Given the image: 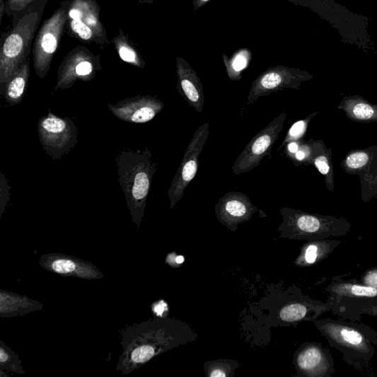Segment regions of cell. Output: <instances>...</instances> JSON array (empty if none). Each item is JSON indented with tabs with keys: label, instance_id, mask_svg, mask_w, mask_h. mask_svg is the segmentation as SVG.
Segmentation results:
<instances>
[{
	"label": "cell",
	"instance_id": "12",
	"mask_svg": "<svg viewBox=\"0 0 377 377\" xmlns=\"http://www.w3.org/2000/svg\"><path fill=\"white\" fill-rule=\"evenodd\" d=\"M308 76L305 71L283 65L269 67L251 85L248 96V104L280 92L284 88H297L302 81L308 80Z\"/></svg>",
	"mask_w": 377,
	"mask_h": 377
},
{
	"label": "cell",
	"instance_id": "15",
	"mask_svg": "<svg viewBox=\"0 0 377 377\" xmlns=\"http://www.w3.org/2000/svg\"><path fill=\"white\" fill-rule=\"evenodd\" d=\"M296 366L300 375L310 377H332L335 373L330 351L319 343L303 344L297 353Z\"/></svg>",
	"mask_w": 377,
	"mask_h": 377
},
{
	"label": "cell",
	"instance_id": "33",
	"mask_svg": "<svg viewBox=\"0 0 377 377\" xmlns=\"http://www.w3.org/2000/svg\"><path fill=\"white\" fill-rule=\"evenodd\" d=\"M211 0H191V4L193 7L194 12L199 10L201 8L205 6Z\"/></svg>",
	"mask_w": 377,
	"mask_h": 377
},
{
	"label": "cell",
	"instance_id": "21",
	"mask_svg": "<svg viewBox=\"0 0 377 377\" xmlns=\"http://www.w3.org/2000/svg\"><path fill=\"white\" fill-rule=\"evenodd\" d=\"M341 243L340 240L330 239L310 240L304 247L298 262L303 265H311L325 260Z\"/></svg>",
	"mask_w": 377,
	"mask_h": 377
},
{
	"label": "cell",
	"instance_id": "14",
	"mask_svg": "<svg viewBox=\"0 0 377 377\" xmlns=\"http://www.w3.org/2000/svg\"><path fill=\"white\" fill-rule=\"evenodd\" d=\"M40 265L47 272L66 277L86 280L104 278L101 271L92 262L62 253L43 255L40 259Z\"/></svg>",
	"mask_w": 377,
	"mask_h": 377
},
{
	"label": "cell",
	"instance_id": "7",
	"mask_svg": "<svg viewBox=\"0 0 377 377\" xmlns=\"http://www.w3.org/2000/svg\"><path fill=\"white\" fill-rule=\"evenodd\" d=\"M97 0H70L66 30L70 37L82 42L94 43L103 50L110 43L100 21Z\"/></svg>",
	"mask_w": 377,
	"mask_h": 377
},
{
	"label": "cell",
	"instance_id": "2",
	"mask_svg": "<svg viewBox=\"0 0 377 377\" xmlns=\"http://www.w3.org/2000/svg\"><path fill=\"white\" fill-rule=\"evenodd\" d=\"M171 344L170 324L166 319H155L129 327L122 334V352L118 358L117 371L129 374L170 349Z\"/></svg>",
	"mask_w": 377,
	"mask_h": 377
},
{
	"label": "cell",
	"instance_id": "9",
	"mask_svg": "<svg viewBox=\"0 0 377 377\" xmlns=\"http://www.w3.org/2000/svg\"><path fill=\"white\" fill-rule=\"evenodd\" d=\"M287 114L282 112L251 139L237 158L232 172L240 175L257 168L272 151L284 128Z\"/></svg>",
	"mask_w": 377,
	"mask_h": 377
},
{
	"label": "cell",
	"instance_id": "3",
	"mask_svg": "<svg viewBox=\"0 0 377 377\" xmlns=\"http://www.w3.org/2000/svg\"><path fill=\"white\" fill-rule=\"evenodd\" d=\"M48 0H35L12 18V28L4 32L0 46V86L5 84L26 61Z\"/></svg>",
	"mask_w": 377,
	"mask_h": 377
},
{
	"label": "cell",
	"instance_id": "37",
	"mask_svg": "<svg viewBox=\"0 0 377 377\" xmlns=\"http://www.w3.org/2000/svg\"><path fill=\"white\" fill-rule=\"evenodd\" d=\"M140 4L151 5L154 3L155 0H137Z\"/></svg>",
	"mask_w": 377,
	"mask_h": 377
},
{
	"label": "cell",
	"instance_id": "10",
	"mask_svg": "<svg viewBox=\"0 0 377 377\" xmlns=\"http://www.w3.org/2000/svg\"><path fill=\"white\" fill-rule=\"evenodd\" d=\"M209 122L204 123L196 130L189 143L168 190L171 209L182 200L187 187L199 170V157L209 136Z\"/></svg>",
	"mask_w": 377,
	"mask_h": 377
},
{
	"label": "cell",
	"instance_id": "16",
	"mask_svg": "<svg viewBox=\"0 0 377 377\" xmlns=\"http://www.w3.org/2000/svg\"><path fill=\"white\" fill-rule=\"evenodd\" d=\"M113 114L122 120L145 123L152 120L164 110V103L156 97H137L110 105Z\"/></svg>",
	"mask_w": 377,
	"mask_h": 377
},
{
	"label": "cell",
	"instance_id": "19",
	"mask_svg": "<svg viewBox=\"0 0 377 377\" xmlns=\"http://www.w3.org/2000/svg\"><path fill=\"white\" fill-rule=\"evenodd\" d=\"M44 305L26 296L0 291V316L10 318L41 311Z\"/></svg>",
	"mask_w": 377,
	"mask_h": 377
},
{
	"label": "cell",
	"instance_id": "6",
	"mask_svg": "<svg viewBox=\"0 0 377 377\" xmlns=\"http://www.w3.org/2000/svg\"><path fill=\"white\" fill-rule=\"evenodd\" d=\"M70 0H63L59 7L46 20L34 40L32 53L35 74L44 79L60 46L66 29Z\"/></svg>",
	"mask_w": 377,
	"mask_h": 377
},
{
	"label": "cell",
	"instance_id": "28",
	"mask_svg": "<svg viewBox=\"0 0 377 377\" xmlns=\"http://www.w3.org/2000/svg\"><path fill=\"white\" fill-rule=\"evenodd\" d=\"M353 113L359 119L368 120L373 115V108L366 103H358L353 109Z\"/></svg>",
	"mask_w": 377,
	"mask_h": 377
},
{
	"label": "cell",
	"instance_id": "26",
	"mask_svg": "<svg viewBox=\"0 0 377 377\" xmlns=\"http://www.w3.org/2000/svg\"><path fill=\"white\" fill-rule=\"evenodd\" d=\"M35 1V0H6V14L12 19Z\"/></svg>",
	"mask_w": 377,
	"mask_h": 377
},
{
	"label": "cell",
	"instance_id": "8",
	"mask_svg": "<svg viewBox=\"0 0 377 377\" xmlns=\"http://www.w3.org/2000/svg\"><path fill=\"white\" fill-rule=\"evenodd\" d=\"M283 226L290 231L294 238L308 240L346 236L351 226L345 221L320 219L315 215L289 208L281 209Z\"/></svg>",
	"mask_w": 377,
	"mask_h": 377
},
{
	"label": "cell",
	"instance_id": "34",
	"mask_svg": "<svg viewBox=\"0 0 377 377\" xmlns=\"http://www.w3.org/2000/svg\"><path fill=\"white\" fill-rule=\"evenodd\" d=\"M5 13H6V1L4 0H0V23H2Z\"/></svg>",
	"mask_w": 377,
	"mask_h": 377
},
{
	"label": "cell",
	"instance_id": "29",
	"mask_svg": "<svg viewBox=\"0 0 377 377\" xmlns=\"http://www.w3.org/2000/svg\"><path fill=\"white\" fill-rule=\"evenodd\" d=\"M361 282L377 289V267L369 269L362 276Z\"/></svg>",
	"mask_w": 377,
	"mask_h": 377
},
{
	"label": "cell",
	"instance_id": "35",
	"mask_svg": "<svg viewBox=\"0 0 377 377\" xmlns=\"http://www.w3.org/2000/svg\"><path fill=\"white\" fill-rule=\"evenodd\" d=\"M362 315H369L377 318V306L364 311L362 312Z\"/></svg>",
	"mask_w": 377,
	"mask_h": 377
},
{
	"label": "cell",
	"instance_id": "20",
	"mask_svg": "<svg viewBox=\"0 0 377 377\" xmlns=\"http://www.w3.org/2000/svg\"><path fill=\"white\" fill-rule=\"evenodd\" d=\"M30 76L29 61H26L5 84L1 86V94L11 105L19 103L25 93Z\"/></svg>",
	"mask_w": 377,
	"mask_h": 377
},
{
	"label": "cell",
	"instance_id": "4",
	"mask_svg": "<svg viewBox=\"0 0 377 377\" xmlns=\"http://www.w3.org/2000/svg\"><path fill=\"white\" fill-rule=\"evenodd\" d=\"M151 157L149 150L136 153L124 152L117 163L120 182L137 228L141 222L153 177L156 171Z\"/></svg>",
	"mask_w": 377,
	"mask_h": 377
},
{
	"label": "cell",
	"instance_id": "11",
	"mask_svg": "<svg viewBox=\"0 0 377 377\" xmlns=\"http://www.w3.org/2000/svg\"><path fill=\"white\" fill-rule=\"evenodd\" d=\"M39 132L44 149L54 158L66 153L77 142L76 128L73 122L51 113L40 119Z\"/></svg>",
	"mask_w": 377,
	"mask_h": 377
},
{
	"label": "cell",
	"instance_id": "32",
	"mask_svg": "<svg viewBox=\"0 0 377 377\" xmlns=\"http://www.w3.org/2000/svg\"><path fill=\"white\" fill-rule=\"evenodd\" d=\"M306 151V149H303L299 146L298 151L296 153L290 156L289 158L294 160L296 159V161H301L308 156V152Z\"/></svg>",
	"mask_w": 377,
	"mask_h": 377
},
{
	"label": "cell",
	"instance_id": "25",
	"mask_svg": "<svg viewBox=\"0 0 377 377\" xmlns=\"http://www.w3.org/2000/svg\"><path fill=\"white\" fill-rule=\"evenodd\" d=\"M308 127V121L307 120H300L296 122L293 127L289 130V133L284 138V141L282 143L281 146L278 149L277 151H280L284 146L291 141H296L301 139L305 132H306Z\"/></svg>",
	"mask_w": 377,
	"mask_h": 377
},
{
	"label": "cell",
	"instance_id": "24",
	"mask_svg": "<svg viewBox=\"0 0 377 377\" xmlns=\"http://www.w3.org/2000/svg\"><path fill=\"white\" fill-rule=\"evenodd\" d=\"M11 372L25 374L19 356L8 347L4 341H0V372Z\"/></svg>",
	"mask_w": 377,
	"mask_h": 377
},
{
	"label": "cell",
	"instance_id": "23",
	"mask_svg": "<svg viewBox=\"0 0 377 377\" xmlns=\"http://www.w3.org/2000/svg\"><path fill=\"white\" fill-rule=\"evenodd\" d=\"M253 59V52L248 48H241L228 57L223 54V59L226 68L228 78L233 81H238L242 79V71L245 69Z\"/></svg>",
	"mask_w": 377,
	"mask_h": 377
},
{
	"label": "cell",
	"instance_id": "5",
	"mask_svg": "<svg viewBox=\"0 0 377 377\" xmlns=\"http://www.w3.org/2000/svg\"><path fill=\"white\" fill-rule=\"evenodd\" d=\"M328 299L333 303L331 313L340 318L361 321L362 312L377 306V289L356 279H345L335 276L325 289Z\"/></svg>",
	"mask_w": 377,
	"mask_h": 377
},
{
	"label": "cell",
	"instance_id": "13",
	"mask_svg": "<svg viewBox=\"0 0 377 377\" xmlns=\"http://www.w3.org/2000/svg\"><path fill=\"white\" fill-rule=\"evenodd\" d=\"M100 69V56L95 55L84 46H78L71 50L62 62L57 88H66L78 80L91 81Z\"/></svg>",
	"mask_w": 377,
	"mask_h": 377
},
{
	"label": "cell",
	"instance_id": "38",
	"mask_svg": "<svg viewBox=\"0 0 377 377\" xmlns=\"http://www.w3.org/2000/svg\"><path fill=\"white\" fill-rule=\"evenodd\" d=\"M175 260L178 264H181L184 262V258L182 257H178Z\"/></svg>",
	"mask_w": 377,
	"mask_h": 377
},
{
	"label": "cell",
	"instance_id": "31",
	"mask_svg": "<svg viewBox=\"0 0 377 377\" xmlns=\"http://www.w3.org/2000/svg\"><path fill=\"white\" fill-rule=\"evenodd\" d=\"M286 148L285 149V153L287 157L296 153L299 149V144L297 141H291L289 144H286Z\"/></svg>",
	"mask_w": 377,
	"mask_h": 377
},
{
	"label": "cell",
	"instance_id": "18",
	"mask_svg": "<svg viewBox=\"0 0 377 377\" xmlns=\"http://www.w3.org/2000/svg\"><path fill=\"white\" fill-rule=\"evenodd\" d=\"M177 88L179 95L197 112L204 111V85L196 71L182 57L176 58Z\"/></svg>",
	"mask_w": 377,
	"mask_h": 377
},
{
	"label": "cell",
	"instance_id": "17",
	"mask_svg": "<svg viewBox=\"0 0 377 377\" xmlns=\"http://www.w3.org/2000/svg\"><path fill=\"white\" fill-rule=\"evenodd\" d=\"M257 210L249 197L240 192L225 194L215 207L220 221L228 226L250 220Z\"/></svg>",
	"mask_w": 377,
	"mask_h": 377
},
{
	"label": "cell",
	"instance_id": "22",
	"mask_svg": "<svg viewBox=\"0 0 377 377\" xmlns=\"http://www.w3.org/2000/svg\"><path fill=\"white\" fill-rule=\"evenodd\" d=\"M112 42L114 44L118 55L123 62L139 69L145 68V61L143 60L137 49L122 30H119L118 34L112 40Z\"/></svg>",
	"mask_w": 377,
	"mask_h": 377
},
{
	"label": "cell",
	"instance_id": "1",
	"mask_svg": "<svg viewBox=\"0 0 377 377\" xmlns=\"http://www.w3.org/2000/svg\"><path fill=\"white\" fill-rule=\"evenodd\" d=\"M313 323L348 365L362 373L371 372V363L377 347V332L373 328L360 321L342 318L317 319Z\"/></svg>",
	"mask_w": 377,
	"mask_h": 377
},
{
	"label": "cell",
	"instance_id": "36",
	"mask_svg": "<svg viewBox=\"0 0 377 377\" xmlns=\"http://www.w3.org/2000/svg\"><path fill=\"white\" fill-rule=\"evenodd\" d=\"M226 376V374L224 373V371L220 369L214 370L210 374V376H212V377H217V376L223 377Z\"/></svg>",
	"mask_w": 377,
	"mask_h": 377
},
{
	"label": "cell",
	"instance_id": "30",
	"mask_svg": "<svg viewBox=\"0 0 377 377\" xmlns=\"http://www.w3.org/2000/svg\"><path fill=\"white\" fill-rule=\"evenodd\" d=\"M315 165L319 172L323 175H327L330 171L328 161L327 158L324 156L318 157L315 160Z\"/></svg>",
	"mask_w": 377,
	"mask_h": 377
},
{
	"label": "cell",
	"instance_id": "27",
	"mask_svg": "<svg viewBox=\"0 0 377 377\" xmlns=\"http://www.w3.org/2000/svg\"><path fill=\"white\" fill-rule=\"evenodd\" d=\"M369 161L366 153L359 152L349 156L347 159V165L352 169H358L365 166Z\"/></svg>",
	"mask_w": 377,
	"mask_h": 377
}]
</instances>
